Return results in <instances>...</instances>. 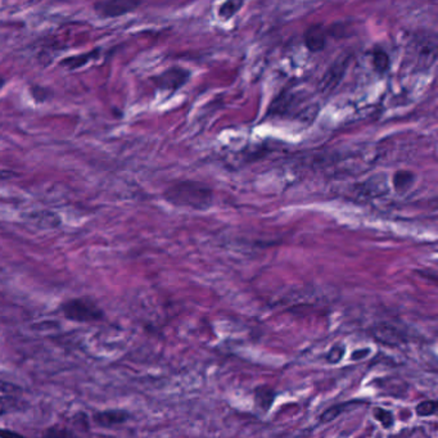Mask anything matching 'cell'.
Segmentation results:
<instances>
[{
    "label": "cell",
    "instance_id": "obj_1",
    "mask_svg": "<svg viewBox=\"0 0 438 438\" xmlns=\"http://www.w3.org/2000/svg\"><path fill=\"white\" fill-rule=\"evenodd\" d=\"M165 198L176 206L206 210L213 203V190L197 181H181L168 188Z\"/></svg>",
    "mask_w": 438,
    "mask_h": 438
},
{
    "label": "cell",
    "instance_id": "obj_2",
    "mask_svg": "<svg viewBox=\"0 0 438 438\" xmlns=\"http://www.w3.org/2000/svg\"><path fill=\"white\" fill-rule=\"evenodd\" d=\"M66 319L76 322H93L103 319V311L97 305L85 298H73L61 306Z\"/></svg>",
    "mask_w": 438,
    "mask_h": 438
},
{
    "label": "cell",
    "instance_id": "obj_3",
    "mask_svg": "<svg viewBox=\"0 0 438 438\" xmlns=\"http://www.w3.org/2000/svg\"><path fill=\"white\" fill-rule=\"evenodd\" d=\"M141 4L142 0H99L94 4V11L99 17L117 19L134 12Z\"/></svg>",
    "mask_w": 438,
    "mask_h": 438
},
{
    "label": "cell",
    "instance_id": "obj_4",
    "mask_svg": "<svg viewBox=\"0 0 438 438\" xmlns=\"http://www.w3.org/2000/svg\"><path fill=\"white\" fill-rule=\"evenodd\" d=\"M190 72L181 67H171L155 78V84L161 91H176L187 84Z\"/></svg>",
    "mask_w": 438,
    "mask_h": 438
},
{
    "label": "cell",
    "instance_id": "obj_5",
    "mask_svg": "<svg viewBox=\"0 0 438 438\" xmlns=\"http://www.w3.org/2000/svg\"><path fill=\"white\" fill-rule=\"evenodd\" d=\"M305 46L311 52H322L327 46V31L322 25L310 26L303 35Z\"/></svg>",
    "mask_w": 438,
    "mask_h": 438
},
{
    "label": "cell",
    "instance_id": "obj_6",
    "mask_svg": "<svg viewBox=\"0 0 438 438\" xmlns=\"http://www.w3.org/2000/svg\"><path fill=\"white\" fill-rule=\"evenodd\" d=\"M93 419L99 427L111 428V427L123 424L129 419V414L123 410H106V412H97Z\"/></svg>",
    "mask_w": 438,
    "mask_h": 438
},
{
    "label": "cell",
    "instance_id": "obj_7",
    "mask_svg": "<svg viewBox=\"0 0 438 438\" xmlns=\"http://www.w3.org/2000/svg\"><path fill=\"white\" fill-rule=\"evenodd\" d=\"M346 66H347V59L342 61V62H337V63L335 62V65L329 68V71L327 72L324 81H322L324 91L335 89V86L340 83L342 76H343V73H345Z\"/></svg>",
    "mask_w": 438,
    "mask_h": 438
},
{
    "label": "cell",
    "instance_id": "obj_8",
    "mask_svg": "<svg viewBox=\"0 0 438 438\" xmlns=\"http://www.w3.org/2000/svg\"><path fill=\"white\" fill-rule=\"evenodd\" d=\"M412 184H414V174H412L410 171L401 170L393 176V185L399 193H404L406 190H409Z\"/></svg>",
    "mask_w": 438,
    "mask_h": 438
},
{
    "label": "cell",
    "instance_id": "obj_9",
    "mask_svg": "<svg viewBox=\"0 0 438 438\" xmlns=\"http://www.w3.org/2000/svg\"><path fill=\"white\" fill-rule=\"evenodd\" d=\"M355 404H357V402L351 401V402H346V404L330 406L328 410H325V412H322V415H320V422H322V423H329V422L335 420V418H338V417L341 415L342 412H347L348 409H350L348 406L355 405Z\"/></svg>",
    "mask_w": 438,
    "mask_h": 438
},
{
    "label": "cell",
    "instance_id": "obj_10",
    "mask_svg": "<svg viewBox=\"0 0 438 438\" xmlns=\"http://www.w3.org/2000/svg\"><path fill=\"white\" fill-rule=\"evenodd\" d=\"M389 56L382 48H377L373 53V65L377 71L383 73L389 68Z\"/></svg>",
    "mask_w": 438,
    "mask_h": 438
},
{
    "label": "cell",
    "instance_id": "obj_11",
    "mask_svg": "<svg viewBox=\"0 0 438 438\" xmlns=\"http://www.w3.org/2000/svg\"><path fill=\"white\" fill-rule=\"evenodd\" d=\"M242 6H243V0H226L225 3L220 7L219 16L224 20H229L234 14H237Z\"/></svg>",
    "mask_w": 438,
    "mask_h": 438
},
{
    "label": "cell",
    "instance_id": "obj_12",
    "mask_svg": "<svg viewBox=\"0 0 438 438\" xmlns=\"http://www.w3.org/2000/svg\"><path fill=\"white\" fill-rule=\"evenodd\" d=\"M274 399H275V392L269 387H261L256 391V399L261 409L269 410Z\"/></svg>",
    "mask_w": 438,
    "mask_h": 438
},
{
    "label": "cell",
    "instance_id": "obj_13",
    "mask_svg": "<svg viewBox=\"0 0 438 438\" xmlns=\"http://www.w3.org/2000/svg\"><path fill=\"white\" fill-rule=\"evenodd\" d=\"M94 53L96 52L86 53V54H80V56H76V57L67 58L62 62V65L68 67V68H71V70H73V68H78V67H83V66L86 65L91 58L96 57Z\"/></svg>",
    "mask_w": 438,
    "mask_h": 438
},
{
    "label": "cell",
    "instance_id": "obj_14",
    "mask_svg": "<svg viewBox=\"0 0 438 438\" xmlns=\"http://www.w3.org/2000/svg\"><path fill=\"white\" fill-rule=\"evenodd\" d=\"M374 417L380 422V424L383 425V428H391L393 423H394V418H393V414L388 410H384L382 407H377L374 410Z\"/></svg>",
    "mask_w": 438,
    "mask_h": 438
},
{
    "label": "cell",
    "instance_id": "obj_15",
    "mask_svg": "<svg viewBox=\"0 0 438 438\" xmlns=\"http://www.w3.org/2000/svg\"><path fill=\"white\" fill-rule=\"evenodd\" d=\"M436 412H437V402L436 401H423L415 409V412L418 414L419 417H431L433 414H436Z\"/></svg>",
    "mask_w": 438,
    "mask_h": 438
},
{
    "label": "cell",
    "instance_id": "obj_16",
    "mask_svg": "<svg viewBox=\"0 0 438 438\" xmlns=\"http://www.w3.org/2000/svg\"><path fill=\"white\" fill-rule=\"evenodd\" d=\"M346 352V348L342 345H335L333 347L330 348L328 355H327V360L330 364H335V362H340L343 357V355Z\"/></svg>",
    "mask_w": 438,
    "mask_h": 438
},
{
    "label": "cell",
    "instance_id": "obj_17",
    "mask_svg": "<svg viewBox=\"0 0 438 438\" xmlns=\"http://www.w3.org/2000/svg\"><path fill=\"white\" fill-rule=\"evenodd\" d=\"M31 96L36 102H46L48 97L51 96V93L46 91V88L41 86H33L31 88Z\"/></svg>",
    "mask_w": 438,
    "mask_h": 438
},
{
    "label": "cell",
    "instance_id": "obj_18",
    "mask_svg": "<svg viewBox=\"0 0 438 438\" xmlns=\"http://www.w3.org/2000/svg\"><path fill=\"white\" fill-rule=\"evenodd\" d=\"M370 351L369 350H361L360 352L359 351H356L352 354V359H356V360H360V359H364L365 357V355L369 354Z\"/></svg>",
    "mask_w": 438,
    "mask_h": 438
},
{
    "label": "cell",
    "instance_id": "obj_19",
    "mask_svg": "<svg viewBox=\"0 0 438 438\" xmlns=\"http://www.w3.org/2000/svg\"><path fill=\"white\" fill-rule=\"evenodd\" d=\"M4 85H6V80L3 78H0V91L4 88Z\"/></svg>",
    "mask_w": 438,
    "mask_h": 438
}]
</instances>
